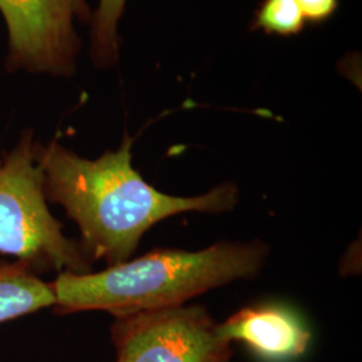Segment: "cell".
Returning <instances> with one entry per match:
<instances>
[{
    "label": "cell",
    "instance_id": "1",
    "mask_svg": "<svg viewBox=\"0 0 362 362\" xmlns=\"http://www.w3.org/2000/svg\"><path fill=\"white\" fill-rule=\"evenodd\" d=\"M132 145L125 134L117 151L88 160L57 141L35 143L46 200L61 204L77 223L88 258L104 259L109 266L129 260L156 223L182 212H228L239 200L233 182L189 197L157 191L133 168Z\"/></svg>",
    "mask_w": 362,
    "mask_h": 362
},
{
    "label": "cell",
    "instance_id": "2",
    "mask_svg": "<svg viewBox=\"0 0 362 362\" xmlns=\"http://www.w3.org/2000/svg\"><path fill=\"white\" fill-rule=\"evenodd\" d=\"M269 247L220 242L200 251L160 248L100 272H59L52 282L55 311H107L115 317L180 306L212 288L262 272Z\"/></svg>",
    "mask_w": 362,
    "mask_h": 362
},
{
    "label": "cell",
    "instance_id": "3",
    "mask_svg": "<svg viewBox=\"0 0 362 362\" xmlns=\"http://www.w3.org/2000/svg\"><path fill=\"white\" fill-rule=\"evenodd\" d=\"M0 252L26 263L33 272H90L81 243L66 238L47 207L33 132L11 152L0 151Z\"/></svg>",
    "mask_w": 362,
    "mask_h": 362
},
{
    "label": "cell",
    "instance_id": "4",
    "mask_svg": "<svg viewBox=\"0 0 362 362\" xmlns=\"http://www.w3.org/2000/svg\"><path fill=\"white\" fill-rule=\"evenodd\" d=\"M117 362H231V342L202 306H172L116 317Z\"/></svg>",
    "mask_w": 362,
    "mask_h": 362
},
{
    "label": "cell",
    "instance_id": "5",
    "mask_svg": "<svg viewBox=\"0 0 362 362\" xmlns=\"http://www.w3.org/2000/svg\"><path fill=\"white\" fill-rule=\"evenodd\" d=\"M8 27V69L66 76L79 50L74 21L88 22L86 0H0Z\"/></svg>",
    "mask_w": 362,
    "mask_h": 362
},
{
    "label": "cell",
    "instance_id": "6",
    "mask_svg": "<svg viewBox=\"0 0 362 362\" xmlns=\"http://www.w3.org/2000/svg\"><path fill=\"white\" fill-rule=\"evenodd\" d=\"M227 341H239L267 361L282 362L302 356L311 333L296 314L275 305L248 306L219 324Z\"/></svg>",
    "mask_w": 362,
    "mask_h": 362
},
{
    "label": "cell",
    "instance_id": "7",
    "mask_svg": "<svg viewBox=\"0 0 362 362\" xmlns=\"http://www.w3.org/2000/svg\"><path fill=\"white\" fill-rule=\"evenodd\" d=\"M55 305L52 284L23 262H0V324Z\"/></svg>",
    "mask_w": 362,
    "mask_h": 362
},
{
    "label": "cell",
    "instance_id": "8",
    "mask_svg": "<svg viewBox=\"0 0 362 362\" xmlns=\"http://www.w3.org/2000/svg\"><path fill=\"white\" fill-rule=\"evenodd\" d=\"M127 0H100L93 19L91 54L98 65H113L118 55L117 25Z\"/></svg>",
    "mask_w": 362,
    "mask_h": 362
},
{
    "label": "cell",
    "instance_id": "9",
    "mask_svg": "<svg viewBox=\"0 0 362 362\" xmlns=\"http://www.w3.org/2000/svg\"><path fill=\"white\" fill-rule=\"evenodd\" d=\"M305 18L297 0H263L255 13L254 28L282 37L297 35L305 28Z\"/></svg>",
    "mask_w": 362,
    "mask_h": 362
},
{
    "label": "cell",
    "instance_id": "10",
    "mask_svg": "<svg viewBox=\"0 0 362 362\" xmlns=\"http://www.w3.org/2000/svg\"><path fill=\"white\" fill-rule=\"evenodd\" d=\"M303 18L310 23H322L338 8V0H297Z\"/></svg>",
    "mask_w": 362,
    "mask_h": 362
}]
</instances>
